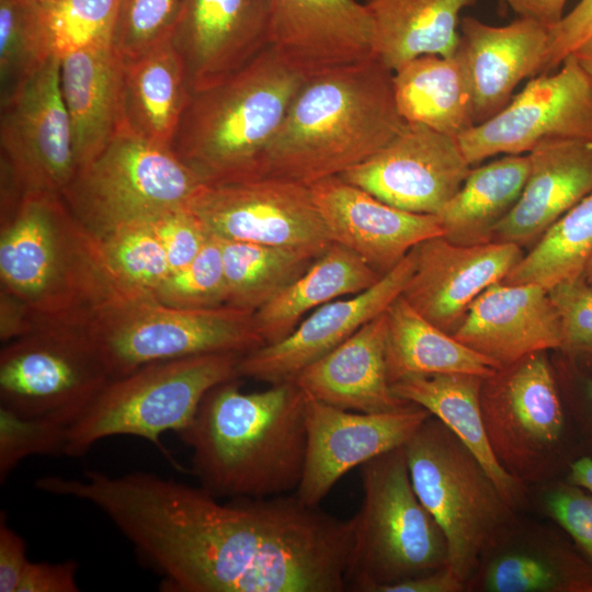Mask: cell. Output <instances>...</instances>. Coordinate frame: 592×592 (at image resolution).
I'll return each instance as SVG.
<instances>
[{"label":"cell","mask_w":592,"mask_h":592,"mask_svg":"<svg viewBox=\"0 0 592 592\" xmlns=\"http://www.w3.org/2000/svg\"><path fill=\"white\" fill-rule=\"evenodd\" d=\"M530 172L528 155H505L469 171L456 194L435 215L448 241H492L498 224L517 202Z\"/></svg>","instance_id":"obj_34"},{"label":"cell","mask_w":592,"mask_h":592,"mask_svg":"<svg viewBox=\"0 0 592 592\" xmlns=\"http://www.w3.org/2000/svg\"><path fill=\"white\" fill-rule=\"evenodd\" d=\"M477 0H366L373 56L395 71L422 55L452 56L460 12Z\"/></svg>","instance_id":"obj_32"},{"label":"cell","mask_w":592,"mask_h":592,"mask_svg":"<svg viewBox=\"0 0 592 592\" xmlns=\"http://www.w3.org/2000/svg\"><path fill=\"white\" fill-rule=\"evenodd\" d=\"M592 35V0H580L551 27L540 72L556 69Z\"/></svg>","instance_id":"obj_47"},{"label":"cell","mask_w":592,"mask_h":592,"mask_svg":"<svg viewBox=\"0 0 592 592\" xmlns=\"http://www.w3.org/2000/svg\"><path fill=\"white\" fill-rule=\"evenodd\" d=\"M77 572L78 565L73 560L29 561L16 592H78Z\"/></svg>","instance_id":"obj_48"},{"label":"cell","mask_w":592,"mask_h":592,"mask_svg":"<svg viewBox=\"0 0 592 592\" xmlns=\"http://www.w3.org/2000/svg\"><path fill=\"white\" fill-rule=\"evenodd\" d=\"M582 275L584 280L592 286V254L584 266Z\"/></svg>","instance_id":"obj_56"},{"label":"cell","mask_w":592,"mask_h":592,"mask_svg":"<svg viewBox=\"0 0 592 592\" xmlns=\"http://www.w3.org/2000/svg\"><path fill=\"white\" fill-rule=\"evenodd\" d=\"M457 139L471 167L497 155H526L548 140H592L590 81L570 54L557 72L532 78L503 110Z\"/></svg>","instance_id":"obj_14"},{"label":"cell","mask_w":592,"mask_h":592,"mask_svg":"<svg viewBox=\"0 0 592 592\" xmlns=\"http://www.w3.org/2000/svg\"><path fill=\"white\" fill-rule=\"evenodd\" d=\"M414 267L412 250L372 287L327 303L278 342L242 354L238 375L271 385L293 383L307 366L332 351L401 296Z\"/></svg>","instance_id":"obj_19"},{"label":"cell","mask_w":592,"mask_h":592,"mask_svg":"<svg viewBox=\"0 0 592 592\" xmlns=\"http://www.w3.org/2000/svg\"><path fill=\"white\" fill-rule=\"evenodd\" d=\"M572 55L592 87V35L584 41Z\"/></svg>","instance_id":"obj_55"},{"label":"cell","mask_w":592,"mask_h":592,"mask_svg":"<svg viewBox=\"0 0 592 592\" xmlns=\"http://www.w3.org/2000/svg\"><path fill=\"white\" fill-rule=\"evenodd\" d=\"M453 335L497 368L561 346L558 314L537 284L493 283L471 303Z\"/></svg>","instance_id":"obj_24"},{"label":"cell","mask_w":592,"mask_h":592,"mask_svg":"<svg viewBox=\"0 0 592 592\" xmlns=\"http://www.w3.org/2000/svg\"><path fill=\"white\" fill-rule=\"evenodd\" d=\"M76 331L110 379L157 362L220 352L246 354L264 345L253 312L227 305L180 309L162 305L151 295L118 299Z\"/></svg>","instance_id":"obj_9"},{"label":"cell","mask_w":592,"mask_h":592,"mask_svg":"<svg viewBox=\"0 0 592 592\" xmlns=\"http://www.w3.org/2000/svg\"><path fill=\"white\" fill-rule=\"evenodd\" d=\"M430 415L414 403L396 411L366 413L306 395V456L295 494L308 505H319L345 474L403 446Z\"/></svg>","instance_id":"obj_17"},{"label":"cell","mask_w":592,"mask_h":592,"mask_svg":"<svg viewBox=\"0 0 592 592\" xmlns=\"http://www.w3.org/2000/svg\"><path fill=\"white\" fill-rule=\"evenodd\" d=\"M482 379L462 373L417 375L392 383L391 388L441 420L480 460L508 503L524 513L531 509L530 487L501 467L487 437L480 407Z\"/></svg>","instance_id":"obj_29"},{"label":"cell","mask_w":592,"mask_h":592,"mask_svg":"<svg viewBox=\"0 0 592 592\" xmlns=\"http://www.w3.org/2000/svg\"><path fill=\"white\" fill-rule=\"evenodd\" d=\"M392 75L372 56L307 78L267 146L260 178L311 185L376 153L406 124Z\"/></svg>","instance_id":"obj_4"},{"label":"cell","mask_w":592,"mask_h":592,"mask_svg":"<svg viewBox=\"0 0 592 592\" xmlns=\"http://www.w3.org/2000/svg\"><path fill=\"white\" fill-rule=\"evenodd\" d=\"M36 0H0V106L12 100L54 55Z\"/></svg>","instance_id":"obj_38"},{"label":"cell","mask_w":592,"mask_h":592,"mask_svg":"<svg viewBox=\"0 0 592 592\" xmlns=\"http://www.w3.org/2000/svg\"><path fill=\"white\" fill-rule=\"evenodd\" d=\"M382 276L356 253L332 243L299 277L253 312L255 330L264 345L278 342L309 311L356 295L372 287Z\"/></svg>","instance_id":"obj_33"},{"label":"cell","mask_w":592,"mask_h":592,"mask_svg":"<svg viewBox=\"0 0 592 592\" xmlns=\"http://www.w3.org/2000/svg\"><path fill=\"white\" fill-rule=\"evenodd\" d=\"M459 35L478 125L505 107L522 80L540 72L549 27L521 16L499 26L465 16Z\"/></svg>","instance_id":"obj_25"},{"label":"cell","mask_w":592,"mask_h":592,"mask_svg":"<svg viewBox=\"0 0 592 592\" xmlns=\"http://www.w3.org/2000/svg\"><path fill=\"white\" fill-rule=\"evenodd\" d=\"M98 240L110 272L130 294L152 296L171 273L150 220L122 226Z\"/></svg>","instance_id":"obj_39"},{"label":"cell","mask_w":592,"mask_h":592,"mask_svg":"<svg viewBox=\"0 0 592 592\" xmlns=\"http://www.w3.org/2000/svg\"><path fill=\"white\" fill-rule=\"evenodd\" d=\"M190 93L171 39L123 60L122 128L170 147Z\"/></svg>","instance_id":"obj_31"},{"label":"cell","mask_w":592,"mask_h":592,"mask_svg":"<svg viewBox=\"0 0 592 592\" xmlns=\"http://www.w3.org/2000/svg\"><path fill=\"white\" fill-rule=\"evenodd\" d=\"M470 170L456 137L406 122L382 149L338 177L396 208L436 215Z\"/></svg>","instance_id":"obj_16"},{"label":"cell","mask_w":592,"mask_h":592,"mask_svg":"<svg viewBox=\"0 0 592 592\" xmlns=\"http://www.w3.org/2000/svg\"><path fill=\"white\" fill-rule=\"evenodd\" d=\"M241 355L220 352L157 362L111 379L70 425L66 456H81L116 435L141 437L164 452L161 434H180L208 391L239 378Z\"/></svg>","instance_id":"obj_10"},{"label":"cell","mask_w":592,"mask_h":592,"mask_svg":"<svg viewBox=\"0 0 592 592\" xmlns=\"http://www.w3.org/2000/svg\"><path fill=\"white\" fill-rule=\"evenodd\" d=\"M412 252L414 267L401 296L449 334L471 303L490 285L502 282L524 255L511 242L463 246L443 236L420 242Z\"/></svg>","instance_id":"obj_20"},{"label":"cell","mask_w":592,"mask_h":592,"mask_svg":"<svg viewBox=\"0 0 592 592\" xmlns=\"http://www.w3.org/2000/svg\"><path fill=\"white\" fill-rule=\"evenodd\" d=\"M521 18L537 21L548 27L565 14L568 0H504Z\"/></svg>","instance_id":"obj_53"},{"label":"cell","mask_w":592,"mask_h":592,"mask_svg":"<svg viewBox=\"0 0 592 592\" xmlns=\"http://www.w3.org/2000/svg\"><path fill=\"white\" fill-rule=\"evenodd\" d=\"M403 446L360 466L363 501L351 519L346 591L383 592L448 566L445 536L413 489Z\"/></svg>","instance_id":"obj_6"},{"label":"cell","mask_w":592,"mask_h":592,"mask_svg":"<svg viewBox=\"0 0 592 592\" xmlns=\"http://www.w3.org/2000/svg\"><path fill=\"white\" fill-rule=\"evenodd\" d=\"M0 280L27 308L34 331L79 330L104 307L135 295L116 282L98 238L61 195L44 192L25 193L1 215Z\"/></svg>","instance_id":"obj_3"},{"label":"cell","mask_w":592,"mask_h":592,"mask_svg":"<svg viewBox=\"0 0 592 592\" xmlns=\"http://www.w3.org/2000/svg\"><path fill=\"white\" fill-rule=\"evenodd\" d=\"M122 77L123 59L112 42L60 57V87L78 167L95 157L122 129Z\"/></svg>","instance_id":"obj_28"},{"label":"cell","mask_w":592,"mask_h":592,"mask_svg":"<svg viewBox=\"0 0 592 592\" xmlns=\"http://www.w3.org/2000/svg\"><path fill=\"white\" fill-rule=\"evenodd\" d=\"M480 407L496 459L527 487L563 478L583 455L548 351L483 378Z\"/></svg>","instance_id":"obj_7"},{"label":"cell","mask_w":592,"mask_h":592,"mask_svg":"<svg viewBox=\"0 0 592 592\" xmlns=\"http://www.w3.org/2000/svg\"><path fill=\"white\" fill-rule=\"evenodd\" d=\"M560 391L582 454L592 457V374Z\"/></svg>","instance_id":"obj_49"},{"label":"cell","mask_w":592,"mask_h":592,"mask_svg":"<svg viewBox=\"0 0 592 592\" xmlns=\"http://www.w3.org/2000/svg\"><path fill=\"white\" fill-rule=\"evenodd\" d=\"M226 295L221 247L214 236L190 264L171 272L152 294L160 304L180 309L225 306Z\"/></svg>","instance_id":"obj_41"},{"label":"cell","mask_w":592,"mask_h":592,"mask_svg":"<svg viewBox=\"0 0 592 592\" xmlns=\"http://www.w3.org/2000/svg\"><path fill=\"white\" fill-rule=\"evenodd\" d=\"M523 191L492 241L528 246L592 191V140H548L528 153Z\"/></svg>","instance_id":"obj_26"},{"label":"cell","mask_w":592,"mask_h":592,"mask_svg":"<svg viewBox=\"0 0 592 592\" xmlns=\"http://www.w3.org/2000/svg\"><path fill=\"white\" fill-rule=\"evenodd\" d=\"M306 79L267 47L229 79L190 93L171 149L204 184L260 178L267 146Z\"/></svg>","instance_id":"obj_5"},{"label":"cell","mask_w":592,"mask_h":592,"mask_svg":"<svg viewBox=\"0 0 592 592\" xmlns=\"http://www.w3.org/2000/svg\"><path fill=\"white\" fill-rule=\"evenodd\" d=\"M150 224L164 249L171 272L190 264L209 238L186 207L166 212Z\"/></svg>","instance_id":"obj_46"},{"label":"cell","mask_w":592,"mask_h":592,"mask_svg":"<svg viewBox=\"0 0 592 592\" xmlns=\"http://www.w3.org/2000/svg\"><path fill=\"white\" fill-rule=\"evenodd\" d=\"M185 0H119L113 46L123 60L171 39Z\"/></svg>","instance_id":"obj_42"},{"label":"cell","mask_w":592,"mask_h":592,"mask_svg":"<svg viewBox=\"0 0 592 592\" xmlns=\"http://www.w3.org/2000/svg\"><path fill=\"white\" fill-rule=\"evenodd\" d=\"M390 384L409 376L462 373L489 377L497 366L423 316L399 296L386 310Z\"/></svg>","instance_id":"obj_35"},{"label":"cell","mask_w":592,"mask_h":592,"mask_svg":"<svg viewBox=\"0 0 592 592\" xmlns=\"http://www.w3.org/2000/svg\"><path fill=\"white\" fill-rule=\"evenodd\" d=\"M219 239L226 305L255 312L299 277L316 257L282 247Z\"/></svg>","instance_id":"obj_36"},{"label":"cell","mask_w":592,"mask_h":592,"mask_svg":"<svg viewBox=\"0 0 592 592\" xmlns=\"http://www.w3.org/2000/svg\"><path fill=\"white\" fill-rule=\"evenodd\" d=\"M309 186L332 243L353 251L380 275L420 242L443 236L435 215L396 208L340 177Z\"/></svg>","instance_id":"obj_22"},{"label":"cell","mask_w":592,"mask_h":592,"mask_svg":"<svg viewBox=\"0 0 592 592\" xmlns=\"http://www.w3.org/2000/svg\"><path fill=\"white\" fill-rule=\"evenodd\" d=\"M591 254L592 191L542 235L502 282L537 284L548 291L581 275Z\"/></svg>","instance_id":"obj_37"},{"label":"cell","mask_w":592,"mask_h":592,"mask_svg":"<svg viewBox=\"0 0 592 592\" xmlns=\"http://www.w3.org/2000/svg\"><path fill=\"white\" fill-rule=\"evenodd\" d=\"M34 331L31 315L25 305L14 295L0 292V339L10 342Z\"/></svg>","instance_id":"obj_51"},{"label":"cell","mask_w":592,"mask_h":592,"mask_svg":"<svg viewBox=\"0 0 592 592\" xmlns=\"http://www.w3.org/2000/svg\"><path fill=\"white\" fill-rule=\"evenodd\" d=\"M71 423L55 417H22L0 406V480L25 458L66 455Z\"/></svg>","instance_id":"obj_43"},{"label":"cell","mask_w":592,"mask_h":592,"mask_svg":"<svg viewBox=\"0 0 592 592\" xmlns=\"http://www.w3.org/2000/svg\"><path fill=\"white\" fill-rule=\"evenodd\" d=\"M119 0L41 1L58 57L101 43H113Z\"/></svg>","instance_id":"obj_40"},{"label":"cell","mask_w":592,"mask_h":592,"mask_svg":"<svg viewBox=\"0 0 592 592\" xmlns=\"http://www.w3.org/2000/svg\"><path fill=\"white\" fill-rule=\"evenodd\" d=\"M468 592H592V560L554 522L517 513L480 557Z\"/></svg>","instance_id":"obj_18"},{"label":"cell","mask_w":592,"mask_h":592,"mask_svg":"<svg viewBox=\"0 0 592 592\" xmlns=\"http://www.w3.org/2000/svg\"><path fill=\"white\" fill-rule=\"evenodd\" d=\"M383 592H466L465 583L445 566L439 570L386 587Z\"/></svg>","instance_id":"obj_52"},{"label":"cell","mask_w":592,"mask_h":592,"mask_svg":"<svg viewBox=\"0 0 592 592\" xmlns=\"http://www.w3.org/2000/svg\"><path fill=\"white\" fill-rule=\"evenodd\" d=\"M269 48L310 78L373 56L372 26L357 0H269Z\"/></svg>","instance_id":"obj_23"},{"label":"cell","mask_w":592,"mask_h":592,"mask_svg":"<svg viewBox=\"0 0 592 592\" xmlns=\"http://www.w3.org/2000/svg\"><path fill=\"white\" fill-rule=\"evenodd\" d=\"M563 479L592 492V457L589 455L577 457L570 464Z\"/></svg>","instance_id":"obj_54"},{"label":"cell","mask_w":592,"mask_h":592,"mask_svg":"<svg viewBox=\"0 0 592 592\" xmlns=\"http://www.w3.org/2000/svg\"><path fill=\"white\" fill-rule=\"evenodd\" d=\"M110 380L77 331L37 330L8 342L0 353V406L22 417L72 424Z\"/></svg>","instance_id":"obj_12"},{"label":"cell","mask_w":592,"mask_h":592,"mask_svg":"<svg viewBox=\"0 0 592 592\" xmlns=\"http://www.w3.org/2000/svg\"><path fill=\"white\" fill-rule=\"evenodd\" d=\"M236 379L204 397L179 435L192 475L220 498H269L296 491L306 456V395L293 382L244 392Z\"/></svg>","instance_id":"obj_2"},{"label":"cell","mask_w":592,"mask_h":592,"mask_svg":"<svg viewBox=\"0 0 592 592\" xmlns=\"http://www.w3.org/2000/svg\"><path fill=\"white\" fill-rule=\"evenodd\" d=\"M386 311L303 369L294 383L309 397L337 408L380 413L411 405L388 378Z\"/></svg>","instance_id":"obj_27"},{"label":"cell","mask_w":592,"mask_h":592,"mask_svg":"<svg viewBox=\"0 0 592 592\" xmlns=\"http://www.w3.org/2000/svg\"><path fill=\"white\" fill-rule=\"evenodd\" d=\"M269 38V0H185L171 42L195 92L242 70Z\"/></svg>","instance_id":"obj_21"},{"label":"cell","mask_w":592,"mask_h":592,"mask_svg":"<svg viewBox=\"0 0 592 592\" xmlns=\"http://www.w3.org/2000/svg\"><path fill=\"white\" fill-rule=\"evenodd\" d=\"M30 560L23 537L11 528L7 516L0 517V592H16Z\"/></svg>","instance_id":"obj_50"},{"label":"cell","mask_w":592,"mask_h":592,"mask_svg":"<svg viewBox=\"0 0 592 592\" xmlns=\"http://www.w3.org/2000/svg\"><path fill=\"white\" fill-rule=\"evenodd\" d=\"M60 492L93 504L167 592H343L351 520L296 494L223 503L156 474L89 470Z\"/></svg>","instance_id":"obj_1"},{"label":"cell","mask_w":592,"mask_h":592,"mask_svg":"<svg viewBox=\"0 0 592 592\" xmlns=\"http://www.w3.org/2000/svg\"><path fill=\"white\" fill-rule=\"evenodd\" d=\"M0 168L25 193L61 195L78 164L56 54L7 104L0 106Z\"/></svg>","instance_id":"obj_15"},{"label":"cell","mask_w":592,"mask_h":592,"mask_svg":"<svg viewBox=\"0 0 592 592\" xmlns=\"http://www.w3.org/2000/svg\"><path fill=\"white\" fill-rule=\"evenodd\" d=\"M209 236L298 250L316 258L332 244L309 185L263 177L202 184L186 205Z\"/></svg>","instance_id":"obj_13"},{"label":"cell","mask_w":592,"mask_h":592,"mask_svg":"<svg viewBox=\"0 0 592 592\" xmlns=\"http://www.w3.org/2000/svg\"><path fill=\"white\" fill-rule=\"evenodd\" d=\"M394 94L407 123L458 138L476 125L474 95L462 49L452 56L422 55L394 71Z\"/></svg>","instance_id":"obj_30"},{"label":"cell","mask_w":592,"mask_h":592,"mask_svg":"<svg viewBox=\"0 0 592 592\" xmlns=\"http://www.w3.org/2000/svg\"><path fill=\"white\" fill-rule=\"evenodd\" d=\"M548 295L560 321L559 352L592 355V286L581 274L554 285Z\"/></svg>","instance_id":"obj_45"},{"label":"cell","mask_w":592,"mask_h":592,"mask_svg":"<svg viewBox=\"0 0 592 592\" xmlns=\"http://www.w3.org/2000/svg\"><path fill=\"white\" fill-rule=\"evenodd\" d=\"M204 184L170 147L122 128L77 171L61 193L75 217L94 237L186 207Z\"/></svg>","instance_id":"obj_11"},{"label":"cell","mask_w":592,"mask_h":592,"mask_svg":"<svg viewBox=\"0 0 592 592\" xmlns=\"http://www.w3.org/2000/svg\"><path fill=\"white\" fill-rule=\"evenodd\" d=\"M531 509L561 527L592 560V492L563 478L530 487Z\"/></svg>","instance_id":"obj_44"},{"label":"cell","mask_w":592,"mask_h":592,"mask_svg":"<svg viewBox=\"0 0 592 592\" xmlns=\"http://www.w3.org/2000/svg\"><path fill=\"white\" fill-rule=\"evenodd\" d=\"M413 489L440 525L448 567L465 583L516 512L474 453L430 415L405 444Z\"/></svg>","instance_id":"obj_8"},{"label":"cell","mask_w":592,"mask_h":592,"mask_svg":"<svg viewBox=\"0 0 592 592\" xmlns=\"http://www.w3.org/2000/svg\"><path fill=\"white\" fill-rule=\"evenodd\" d=\"M36 1H46V0H36Z\"/></svg>","instance_id":"obj_57"}]
</instances>
